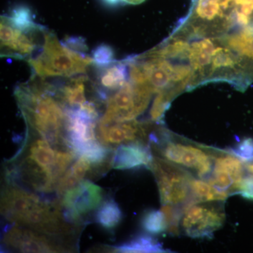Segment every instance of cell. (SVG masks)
<instances>
[{"label":"cell","instance_id":"6da1fadb","mask_svg":"<svg viewBox=\"0 0 253 253\" xmlns=\"http://www.w3.org/2000/svg\"><path fill=\"white\" fill-rule=\"evenodd\" d=\"M38 77L71 78L83 74L95 63L94 59L63 45L57 37L46 30L42 51L28 60Z\"/></svg>","mask_w":253,"mask_h":253},{"label":"cell","instance_id":"7a4b0ae2","mask_svg":"<svg viewBox=\"0 0 253 253\" xmlns=\"http://www.w3.org/2000/svg\"><path fill=\"white\" fill-rule=\"evenodd\" d=\"M46 30L33 22L26 9L15 11L11 16H1V56L31 59L42 47Z\"/></svg>","mask_w":253,"mask_h":253},{"label":"cell","instance_id":"3957f363","mask_svg":"<svg viewBox=\"0 0 253 253\" xmlns=\"http://www.w3.org/2000/svg\"><path fill=\"white\" fill-rule=\"evenodd\" d=\"M151 140L160 155L158 157L186 169L196 177L206 179L211 175L213 167L211 147L167 134L161 139L151 136Z\"/></svg>","mask_w":253,"mask_h":253},{"label":"cell","instance_id":"277c9868","mask_svg":"<svg viewBox=\"0 0 253 253\" xmlns=\"http://www.w3.org/2000/svg\"><path fill=\"white\" fill-rule=\"evenodd\" d=\"M149 169L154 173L163 206L179 207L192 199L190 183L193 175L162 158H153Z\"/></svg>","mask_w":253,"mask_h":253},{"label":"cell","instance_id":"5b68a950","mask_svg":"<svg viewBox=\"0 0 253 253\" xmlns=\"http://www.w3.org/2000/svg\"><path fill=\"white\" fill-rule=\"evenodd\" d=\"M225 219L223 201H195L181 213L179 229L191 238L211 237Z\"/></svg>","mask_w":253,"mask_h":253},{"label":"cell","instance_id":"8992f818","mask_svg":"<svg viewBox=\"0 0 253 253\" xmlns=\"http://www.w3.org/2000/svg\"><path fill=\"white\" fill-rule=\"evenodd\" d=\"M151 91L144 84L125 83L108 99L106 111L100 122L133 121L147 108Z\"/></svg>","mask_w":253,"mask_h":253},{"label":"cell","instance_id":"52a82bcc","mask_svg":"<svg viewBox=\"0 0 253 253\" xmlns=\"http://www.w3.org/2000/svg\"><path fill=\"white\" fill-rule=\"evenodd\" d=\"M211 152L213 167L208 181L230 195L235 194L236 186L246 174L245 160L234 151L211 148Z\"/></svg>","mask_w":253,"mask_h":253},{"label":"cell","instance_id":"ba28073f","mask_svg":"<svg viewBox=\"0 0 253 253\" xmlns=\"http://www.w3.org/2000/svg\"><path fill=\"white\" fill-rule=\"evenodd\" d=\"M101 200V188L90 181L84 180L65 193L63 206L70 217L77 219L96 209Z\"/></svg>","mask_w":253,"mask_h":253},{"label":"cell","instance_id":"9c48e42d","mask_svg":"<svg viewBox=\"0 0 253 253\" xmlns=\"http://www.w3.org/2000/svg\"><path fill=\"white\" fill-rule=\"evenodd\" d=\"M44 204L38 196L14 188L3 195L1 212L10 220L25 224L31 214Z\"/></svg>","mask_w":253,"mask_h":253},{"label":"cell","instance_id":"30bf717a","mask_svg":"<svg viewBox=\"0 0 253 253\" xmlns=\"http://www.w3.org/2000/svg\"><path fill=\"white\" fill-rule=\"evenodd\" d=\"M99 131L101 140L109 144L142 142L146 134L144 126L133 121L108 123L99 122Z\"/></svg>","mask_w":253,"mask_h":253},{"label":"cell","instance_id":"8fae6325","mask_svg":"<svg viewBox=\"0 0 253 253\" xmlns=\"http://www.w3.org/2000/svg\"><path fill=\"white\" fill-rule=\"evenodd\" d=\"M4 241L8 246L23 253H53L58 250L44 236L17 226L8 230Z\"/></svg>","mask_w":253,"mask_h":253},{"label":"cell","instance_id":"7c38bea8","mask_svg":"<svg viewBox=\"0 0 253 253\" xmlns=\"http://www.w3.org/2000/svg\"><path fill=\"white\" fill-rule=\"evenodd\" d=\"M153 156L147 146L142 142L120 145L111 161V166L116 169L149 167Z\"/></svg>","mask_w":253,"mask_h":253},{"label":"cell","instance_id":"4fadbf2b","mask_svg":"<svg viewBox=\"0 0 253 253\" xmlns=\"http://www.w3.org/2000/svg\"><path fill=\"white\" fill-rule=\"evenodd\" d=\"M57 151H54L45 139H38L32 144L28 160L49 173L56 181L59 176L56 172Z\"/></svg>","mask_w":253,"mask_h":253},{"label":"cell","instance_id":"5bb4252c","mask_svg":"<svg viewBox=\"0 0 253 253\" xmlns=\"http://www.w3.org/2000/svg\"><path fill=\"white\" fill-rule=\"evenodd\" d=\"M190 187L191 197L195 201H224L230 195L209 181L196 176L191 179Z\"/></svg>","mask_w":253,"mask_h":253},{"label":"cell","instance_id":"9a60e30c","mask_svg":"<svg viewBox=\"0 0 253 253\" xmlns=\"http://www.w3.org/2000/svg\"><path fill=\"white\" fill-rule=\"evenodd\" d=\"M85 78H74L60 88V99L73 106L81 107L86 104L85 96Z\"/></svg>","mask_w":253,"mask_h":253},{"label":"cell","instance_id":"2e32d148","mask_svg":"<svg viewBox=\"0 0 253 253\" xmlns=\"http://www.w3.org/2000/svg\"><path fill=\"white\" fill-rule=\"evenodd\" d=\"M91 163L86 158L81 156L77 162L60 179L58 184V191L61 194H65L68 190L79 184L83 181L86 172L90 169Z\"/></svg>","mask_w":253,"mask_h":253},{"label":"cell","instance_id":"e0dca14e","mask_svg":"<svg viewBox=\"0 0 253 253\" xmlns=\"http://www.w3.org/2000/svg\"><path fill=\"white\" fill-rule=\"evenodd\" d=\"M99 77V84L109 90L120 89L126 83V68L124 63H106Z\"/></svg>","mask_w":253,"mask_h":253},{"label":"cell","instance_id":"ac0fdd59","mask_svg":"<svg viewBox=\"0 0 253 253\" xmlns=\"http://www.w3.org/2000/svg\"><path fill=\"white\" fill-rule=\"evenodd\" d=\"M120 253H166L162 245L149 236H141L116 248Z\"/></svg>","mask_w":253,"mask_h":253},{"label":"cell","instance_id":"d6986e66","mask_svg":"<svg viewBox=\"0 0 253 253\" xmlns=\"http://www.w3.org/2000/svg\"><path fill=\"white\" fill-rule=\"evenodd\" d=\"M122 219L121 208L113 200L106 201L99 208L96 214V220L105 229L116 227Z\"/></svg>","mask_w":253,"mask_h":253},{"label":"cell","instance_id":"ffe728a7","mask_svg":"<svg viewBox=\"0 0 253 253\" xmlns=\"http://www.w3.org/2000/svg\"><path fill=\"white\" fill-rule=\"evenodd\" d=\"M144 230L152 234H160L168 230V221L162 211H151L142 219Z\"/></svg>","mask_w":253,"mask_h":253},{"label":"cell","instance_id":"44dd1931","mask_svg":"<svg viewBox=\"0 0 253 253\" xmlns=\"http://www.w3.org/2000/svg\"><path fill=\"white\" fill-rule=\"evenodd\" d=\"M213 52L212 44L211 41H204L195 44L191 57L196 66H204L209 62Z\"/></svg>","mask_w":253,"mask_h":253},{"label":"cell","instance_id":"7402d4cb","mask_svg":"<svg viewBox=\"0 0 253 253\" xmlns=\"http://www.w3.org/2000/svg\"><path fill=\"white\" fill-rule=\"evenodd\" d=\"M107 154V150L97 141H95L83 149L80 155L90 161L91 164H99L104 161Z\"/></svg>","mask_w":253,"mask_h":253},{"label":"cell","instance_id":"603a6c76","mask_svg":"<svg viewBox=\"0 0 253 253\" xmlns=\"http://www.w3.org/2000/svg\"><path fill=\"white\" fill-rule=\"evenodd\" d=\"M253 201V176L246 174L236 186L235 194Z\"/></svg>","mask_w":253,"mask_h":253},{"label":"cell","instance_id":"cb8c5ba5","mask_svg":"<svg viewBox=\"0 0 253 253\" xmlns=\"http://www.w3.org/2000/svg\"><path fill=\"white\" fill-rule=\"evenodd\" d=\"M168 104V98L163 94L158 95L155 100L151 111V118L154 121H158L161 119L165 111L167 109Z\"/></svg>","mask_w":253,"mask_h":253},{"label":"cell","instance_id":"d4e9b609","mask_svg":"<svg viewBox=\"0 0 253 253\" xmlns=\"http://www.w3.org/2000/svg\"><path fill=\"white\" fill-rule=\"evenodd\" d=\"M240 157L244 159H249L253 157V140L252 139H246L238 145L236 149L234 150Z\"/></svg>","mask_w":253,"mask_h":253},{"label":"cell","instance_id":"484cf974","mask_svg":"<svg viewBox=\"0 0 253 253\" xmlns=\"http://www.w3.org/2000/svg\"><path fill=\"white\" fill-rule=\"evenodd\" d=\"M111 4H139L144 1L145 0H106Z\"/></svg>","mask_w":253,"mask_h":253},{"label":"cell","instance_id":"4316f807","mask_svg":"<svg viewBox=\"0 0 253 253\" xmlns=\"http://www.w3.org/2000/svg\"><path fill=\"white\" fill-rule=\"evenodd\" d=\"M244 160L246 174L253 176V157Z\"/></svg>","mask_w":253,"mask_h":253}]
</instances>
